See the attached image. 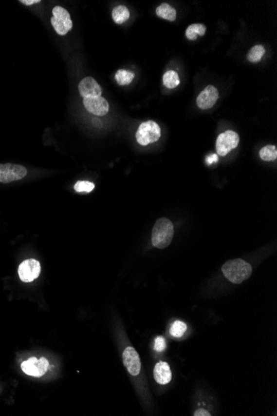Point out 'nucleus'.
Instances as JSON below:
<instances>
[{
	"label": "nucleus",
	"mask_w": 277,
	"mask_h": 416,
	"mask_svg": "<svg viewBox=\"0 0 277 416\" xmlns=\"http://www.w3.org/2000/svg\"><path fill=\"white\" fill-rule=\"evenodd\" d=\"M222 271L226 278L235 284H241V282L248 279L252 274V268L250 263L246 261L237 258L228 260L222 267Z\"/></svg>",
	"instance_id": "nucleus-1"
},
{
	"label": "nucleus",
	"mask_w": 277,
	"mask_h": 416,
	"mask_svg": "<svg viewBox=\"0 0 277 416\" xmlns=\"http://www.w3.org/2000/svg\"><path fill=\"white\" fill-rule=\"evenodd\" d=\"M174 225L169 219L159 218L152 230V244L157 249H166L174 238Z\"/></svg>",
	"instance_id": "nucleus-2"
},
{
	"label": "nucleus",
	"mask_w": 277,
	"mask_h": 416,
	"mask_svg": "<svg viewBox=\"0 0 277 416\" xmlns=\"http://www.w3.org/2000/svg\"><path fill=\"white\" fill-rule=\"evenodd\" d=\"M135 136L137 142L145 146L150 143L156 142L161 136V130L154 120H148L139 126Z\"/></svg>",
	"instance_id": "nucleus-3"
},
{
	"label": "nucleus",
	"mask_w": 277,
	"mask_h": 416,
	"mask_svg": "<svg viewBox=\"0 0 277 416\" xmlns=\"http://www.w3.org/2000/svg\"><path fill=\"white\" fill-rule=\"evenodd\" d=\"M54 16L51 19L52 25L56 33L64 36L73 28V21L67 9H63L60 6H56L53 9Z\"/></svg>",
	"instance_id": "nucleus-4"
},
{
	"label": "nucleus",
	"mask_w": 277,
	"mask_h": 416,
	"mask_svg": "<svg viewBox=\"0 0 277 416\" xmlns=\"http://www.w3.org/2000/svg\"><path fill=\"white\" fill-rule=\"evenodd\" d=\"M239 136L233 131H226L219 135L216 141V150L219 156L225 157L230 151H233L238 145Z\"/></svg>",
	"instance_id": "nucleus-5"
},
{
	"label": "nucleus",
	"mask_w": 277,
	"mask_h": 416,
	"mask_svg": "<svg viewBox=\"0 0 277 416\" xmlns=\"http://www.w3.org/2000/svg\"><path fill=\"white\" fill-rule=\"evenodd\" d=\"M28 174V170L24 166L15 165L12 163L0 164V183L7 184L10 182L20 180Z\"/></svg>",
	"instance_id": "nucleus-6"
},
{
	"label": "nucleus",
	"mask_w": 277,
	"mask_h": 416,
	"mask_svg": "<svg viewBox=\"0 0 277 416\" xmlns=\"http://www.w3.org/2000/svg\"><path fill=\"white\" fill-rule=\"evenodd\" d=\"M49 363L45 357L37 359L36 357L29 358L22 362L21 369L25 374L31 376L41 377L48 371Z\"/></svg>",
	"instance_id": "nucleus-7"
},
{
	"label": "nucleus",
	"mask_w": 277,
	"mask_h": 416,
	"mask_svg": "<svg viewBox=\"0 0 277 416\" xmlns=\"http://www.w3.org/2000/svg\"><path fill=\"white\" fill-rule=\"evenodd\" d=\"M41 273V265L35 259L23 261L18 267V276L22 282H30L38 277Z\"/></svg>",
	"instance_id": "nucleus-8"
},
{
	"label": "nucleus",
	"mask_w": 277,
	"mask_h": 416,
	"mask_svg": "<svg viewBox=\"0 0 277 416\" xmlns=\"http://www.w3.org/2000/svg\"><path fill=\"white\" fill-rule=\"evenodd\" d=\"M123 363L132 376H138L141 370V362L137 352L131 346L126 347L123 352Z\"/></svg>",
	"instance_id": "nucleus-9"
},
{
	"label": "nucleus",
	"mask_w": 277,
	"mask_h": 416,
	"mask_svg": "<svg viewBox=\"0 0 277 416\" xmlns=\"http://www.w3.org/2000/svg\"><path fill=\"white\" fill-rule=\"evenodd\" d=\"M83 104L87 111L95 116H105L109 112V104L102 97H92L83 99Z\"/></svg>",
	"instance_id": "nucleus-10"
},
{
	"label": "nucleus",
	"mask_w": 277,
	"mask_h": 416,
	"mask_svg": "<svg viewBox=\"0 0 277 416\" xmlns=\"http://www.w3.org/2000/svg\"><path fill=\"white\" fill-rule=\"evenodd\" d=\"M219 98L218 89L213 86H207L197 98V105L200 109H209L215 105Z\"/></svg>",
	"instance_id": "nucleus-11"
},
{
	"label": "nucleus",
	"mask_w": 277,
	"mask_h": 416,
	"mask_svg": "<svg viewBox=\"0 0 277 416\" xmlns=\"http://www.w3.org/2000/svg\"><path fill=\"white\" fill-rule=\"evenodd\" d=\"M79 92L83 98L101 97L102 91L98 82L92 77H87L79 83Z\"/></svg>",
	"instance_id": "nucleus-12"
},
{
	"label": "nucleus",
	"mask_w": 277,
	"mask_h": 416,
	"mask_svg": "<svg viewBox=\"0 0 277 416\" xmlns=\"http://www.w3.org/2000/svg\"><path fill=\"white\" fill-rule=\"evenodd\" d=\"M154 379L160 385H167L172 379V372L168 364L166 361H160L154 369Z\"/></svg>",
	"instance_id": "nucleus-13"
},
{
	"label": "nucleus",
	"mask_w": 277,
	"mask_h": 416,
	"mask_svg": "<svg viewBox=\"0 0 277 416\" xmlns=\"http://www.w3.org/2000/svg\"><path fill=\"white\" fill-rule=\"evenodd\" d=\"M156 14L158 17L172 22L176 20V10L168 3H162L156 9Z\"/></svg>",
	"instance_id": "nucleus-14"
},
{
	"label": "nucleus",
	"mask_w": 277,
	"mask_h": 416,
	"mask_svg": "<svg viewBox=\"0 0 277 416\" xmlns=\"http://www.w3.org/2000/svg\"><path fill=\"white\" fill-rule=\"evenodd\" d=\"M129 9H127L126 6H117L112 11V19L114 20V22L117 24L123 23L129 20Z\"/></svg>",
	"instance_id": "nucleus-15"
},
{
	"label": "nucleus",
	"mask_w": 277,
	"mask_h": 416,
	"mask_svg": "<svg viewBox=\"0 0 277 416\" xmlns=\"http://www.w3.org/2000/svg\"><path fill=\"white\" fill-rule=\"evenodd\" d=\"M206 30H207L206 26L203 25V24L194 23L187 28L185 35L188 40L193 41V40H197L198 36H203L206 33Z\"/></svg>",
	"instance_id": "nucleus-16"
},
{
	"label": "nucleus",
	"mask_w": 277,
	"mask_h": 416,
	"mask_svg": "<svg viewBox=\"0 0 277 416\" xmlns=\"http://www.w3.org/2000/svg\"><path fill=\"white\" fill-rule=\"evenodd\" d=\"M163 82H164V85L166 87L170 88V89H173V88L178 87L179 83H180V80H179L178 73L173 70L166 72L164 77H163Z\"/></svg>",
	"instance_id": "nucleus-17"
},
{
	"label": "nucleus",
	"mask_w": 277,
	"mask_h": 416,
	"mask_svg": "<svg viewBox=\"0 0 277 416\" xmlns=\"http://www.w3.org/2000/svg\"><path fill=\"white\" fill-rule=\"evenodd\" d=\"M260 159L265 161H273L277 158V149L275 145H266L259 152Z\"/></svg>",
	"instance_id": "nucleus-18"
},
{
	"label": "nucleus",
	"mask_w": 277,
	"mask_h": 416,
	"mask_svg": "<svg viewBox=\"0 0 277 416\" xmlns=\"http://www.w3.org/2000/svg\"><path fill=\"white\" fill-rule=\"evenodd\" d=\"M134 78V74L129 71L120 69L115 73V79L117 83L121 86L129 85Z\"/></svg>",
	"instance_id": "nucleus-19"
},
{
	"label": "nucleus",
	"mask_w": 277,
	"mask_h": 416,
	"mask_svg": "<svg viewBox=\"0 0 277 416\" xmlns=\"http://www.w3.org/2000/svg\"><path fill=\"white\" fill-rule=\"evenodd\" d=\"M265 53H266V49L263 46L257 45L249 51V53L247 54V59L251 62H258L260 61Z\"/></svg>",
	"instance_id": "nucleus-20"
},
{
	"label": "nucleus",
	"mask_w": 277,
	"mask_h": 416,
	"mask_svg": "<svg viewBox=\"0 0 277 416\" xmlns=\"http://www.w3.org/2000/svg\"><path fill=\"white\" fill-rule=\"evenodd\" d=\"M187 329H188V327L184 321H175L171 326L169 333H170L171 336H173L174 337H181L186 333Z\"/></svg>",
	"instance_id": "nucleus-21"
},
{
	"label": "nucleus",
	"mask_w": 277,
	"mask_h": 416,
	"mask_svg": "<svg viewBox=\"0 0 277 416\" xmlns=\"http://www.w3.org/2000/svg\"><path fill=\"white\" fill-rule=\"evenodd\" d=\"M95 188V184L90 181H77L74 186V190L76 192H92Z\"/></svg>",
	"instance_id": "nucleus-22"
},
{
	"label": "nucleus",
	"mask_w": 277,
	"mask_h": 416,
	"mask_svg": "<svg viewBox=\"0 0 277 416\" xmlns=\"http://www.w3.org/2000/svg\"><path fill=\"white\" fill-rule=\"evenodd\" d=\"M166 341L163 337H157L154 340V350L158 352H162L166 350Z\"/></svg>",
	"instance_id": "nucleus-23"
},
{
	"label": "nucleus",
	"mask_w": 277,
	"mask_h": 416,
	"mask_svg": "<svg viewBox=\"0 0 277 416\" xmlns=\"http://www.w3.org/2000/svg\"><path fill=\"white\" fill-rule=\"evenodd\" d=\"M211 415L207 410H205V409H198L194 413H193V416H211Z\"/></svg>",
	"instance_id": "nucleus-24"
},
{
	"label": "nucleus",
	"mask_w": 277,
	"mask_h": 416,
	"mask_svg": "<svg viewBox=\"0 0 277 416\" xmlns=\"http://www.w3.org/2000/svg\"><path fill=\"white\" fill-rule=\"evenodd\" d=\"M40 0H21L20 3H23L25 5H33L34 3H40Z\"/></svg>",
	"instance_id": "nucleus-25"
}]
</instances>
